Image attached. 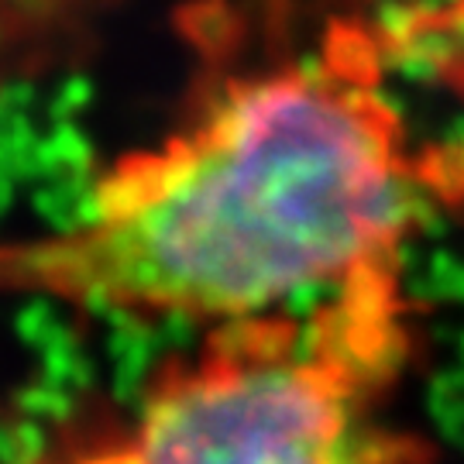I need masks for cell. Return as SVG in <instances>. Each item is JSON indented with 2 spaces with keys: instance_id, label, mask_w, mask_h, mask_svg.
Returning <instances> with one entry per match:
<instances>
[{
  "instance_id": "obj_1",
  "label": "cell",
  "mask_w": 464,
  "mask_h": 464,
  "mask_svg": "<svg viewBox=\"0 0 464 464\" xmlns=\"http://www.w3.org/2000/svg\"><path fill=\"white\" fill-rule=\"evenodd\" d=\"M458 21L399 4L207 72L183 121L117 155L63 224L0 245V289L207 327L402 258L464 207V131L413 83Z\"/></svg>"
},
{
  "instance_id": "obj_2",
  "label": "cell",
  "mask_w": 464,
  "mask_h": 464,
  "mask_svg": "<svg viewBox=\"0 0 464 464\" xmlns=\"http://www.w3.org/2000/svg\"><path fill=\"white\" fill-rule=\"evenodd\" d=\"M410 351L406 266L375 262L306 310L207 327L93 464H420L423 444L385 420Z\"/></svg>"
}]
</instances>
